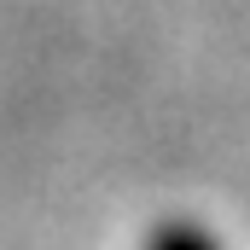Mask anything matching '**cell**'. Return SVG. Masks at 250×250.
I'll list each match as a JSON object with an SVG mask.
<instances>
[{"mask_svg": "<svg viewBox=\"0 0 250 250\" xmlns=\"http://www.w3.org/2000/svg\"><path fill=\"white\" fill-rule=\"evenodd\" d=\"M151 250H221L209 233H198V227H187V221H175V227H163L157 239H151Z\"/></svg>", "mask_w": 250, "mask_h": 250, "instance_id": "obj_1", "label": "cell"}]
</instances>
